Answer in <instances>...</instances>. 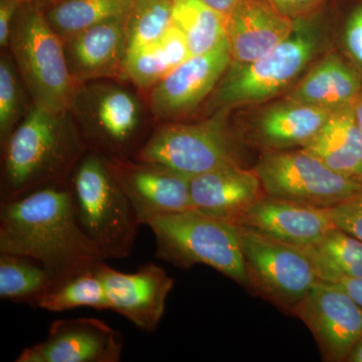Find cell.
<instances>
[{
	"label": "cell",
	"instance_id": "cell-1",
	"mask_svg": "<svg viewBox=\"0 0 362 362\" xmlns=\"http://www.w3.org/2000/svg\"><path fill=\"white\" fill-rule=\"evenodd\" d=\"M0 252L39 262L56 284L106 261L81 228L69 180L1 202Z\"/></svg>",
	"mask_w": 362,
	"mask_h": 362
},
{
	"label": "cell",
	"instance_id": "cell-2",
	"mask_svg": "<svg viewBox=\"0 0 362 362\" xmlns=\"http://www.w3.org/2000/svg\"><path fill=\"white\" fill-rule=\"evenodd\" d=\"M0 201L66 182L87 145L70 111L33 106L4 145Z\"/></svg>",
	"mask_w": 362,
	"mask_h": 362
},
{
	"label": "cell",
	"instance_id": "cell-3",
	"mask_svg": "<svg viewBox=\"0 0 362 362\" xmlns=\"http://www.w3.org/2000/svg\"><path fill=\"white\" fill-rule=\"evenodd\" d=\"M320 14L295 21L291 35L262 58L247 64L232 62L209 96V111L264 103L292 85L325 45Z\"/></svg>",
	"mask_w": 362,
	"mask_h": 362
},
{
	"label": "cell",
	"instance_id": "cell-4",
	"mask_svg": "<svg viewBox=\"0 0 362 362\" xmlns=\"http://www.w3.org/2000/svg\"><path fill=\"white\" fill-rule=\"evenodd\" d=\"M8 47L33 106L71 111L83 85L71 77L61 37L44 11L23 2L11 26Z\"/></svg>",
	"mask_w": 362,
	"mask_h": 362
},
{
	"label": "cell",
	"instance_id": "cell-5",
	"mask_svg": "<svg viewBox=\"0 0 362 362\" xmlns=\"http://www.w3.org/2000/svg\"><path fill=\"white\" fill-rule=\"evenodd\" d=\"M69 185L81 228L105 259L127 258L141 225L105 157L88 150L71 173Z\"/></svg>",
	"mask_w": 362,
	"mask_h": 362
},
{
	"label": "cell",
	"instance_id": "cell-6",
	"mask_svg": "<svg viewBox=\"0 0 362 362\" xmlns=\"http://www.w3.org/2000/svg\"><path fill=\"white\" fill-rule=\"evenodd\" d=\"M153 233L156 258L188 269L206 265L247 285L239 228L197 209L156 216L146 225Z\"/></svg>",
	"mask_w": 362,
	"mask_h": 362
},
{
	"label": "cell",
	"instance_id": "cell-7",
	"mask_svg": "<svg viewBox=\"0 0 362 362\" xmlns=\"http://www.w3.org/2000/svg\"><path fill=\"white\" fill-rule=\"evenodd\" d=\"M230 110L197 123L162 124L132 158L152 162L188 177L240 164L239 147L228 128Z\"/></svg>",
	"mask_w": 362,
	"mask_h": 362
},
{
	"label": "cell",
	"instance_id": "cell-8",
	"mask_svg": "<svg viewBox=\"0 0 362 362\" xmlns=\"http://www.w3.org/2000/svg\"><path fill=\"white\" fill-rule=\"evenodd\" d=\"M70 112L88 150L104 157L132 158L149 138L139 100L120 86L83 85Z\"/></svg>",
	"mask_w": 362,
	"mask_h": 362
},
{
	"label": "cell",
	"instance_id": "cell-9",
	"mask_svg": "<svg viewBox=\"0 0 362 362\" xmlns=\"http://www.w3.org/2000/svg\"><path fill=\"white\" fill-rule=\"evenodd\" d=\"M254 170L266 195L320 209L362 192V181L335 173L303 148L263 152Z\"/></svg>",
	"mask_w": 362,
	"mask_h": 362
},
{
	"label": "cell",
	"instance_id": "cell-10",
	"mask_svg": "<svg viewBox=\"0 0 362 362\" xmlns=\"http://www.w3.org/2000/svg\"><path fill=\"white\" fill-rule=\"evenodd\" d=\"M247 285L279 306L293 311L317 281L305 250L247 226H238Z\"/></svg>",
	"mask_w": 362,
	"mask_h": 362
},
{
	"label": "cell",
	"instance_id": "cell-11",
	"mask_svg": "<svg viewBox=\"0 0 362 362\" xmlns=\"http://www.w3.org/2000/svg\"><path fill=\"white\" fill-rule=\"evenodd\" d=\"M107 168L134 209L140 225L156 216L194 209L189 177L131 157H105Z\"/></svg>",
	"mask_w": 362,
	"mask_h": 362
},
{
	"label": "cell",
	"instance_id": "cell-12",
	"mask_svg": "<svg viewBox=\"0 0 362 362\" xmlns=\"http://www.w3.org/2000/svg\"><path fill=\"white\" fill-rule=\"evenodd\" d=\"M293 313L311 331L326 361H345L362 335L361 307L334 283L317 281Z\"/></svg>",
	"mask_w": 362,
	"mask_h": 362
},
{
	"label": "cell",
	"instance_id": "cell-13",
	"mask_svg": "<svg viewBox=\"0 0 362 362\" xmlns=\"http://www.w3.org/2000/svg\"><path fill=\"white\" fill-rule=\"evenodd\" d=\"M232 64L226 37L211 51L190 57L152 89L150 106L156 120L173 121L195 110L213 94Z\"/></svg>",
	"mask_w": 362,
	"mask_h": 362
},
{
	"label": "cell",
	"instance_id": "cell-14",
	"mask_svg": "<svg viewBox=\"0 0 362 362\" xmlns=\"http://www.w3.org/2000/svg\"><path fill=\"white\" fill-rule=\"evenodd\" d=\"M124 338L96 318L59 319L44 341L23 350L16 362H119Z\"/></svg>",
	"mask_w": 362,
	"mask_h": 362
},
{
	"label": "cell",
	"instance_id": "cell-15",
	"mask_svg": "<svg viewBox=\"0 0 362 362\" xmlns=\"http://www.w3.org/2000/svg\"><path fill=\"white\" fill-rule=\"evenodd\" d=\"M94 270L103 283L110 310L125 317L139 329H157L175 286V280L162 267L149 263L127 274L101 261Z\"/></svg>",
	"mask_w": 362,
	"mask_h": 362
},
{
	"label": "cell",
	"instance_id": "cell-16",
	"mask_svg": "<svg viewBox=\"0 0 362 362\" xmlns=\"http://www.w3.org/2000/svg\"><path fill=\"white\" fill-rule=\"evenodd\" d=\"M128 16L98 23L63 40L69 70L78 84L125 78Z\"/></svg>",
	"mask_w": 362,
	"mask_h": 362
},
{
	"label": "cell",
	"instance_id": "cell-17",
	"mask_svg": "<svg viewBox=\"0 0 362 362\" xmlns=\"http://www.w3.org/2000/svg\"><path fill=\"white\" fill-rule=\"evenodd\" d=\"M285 244L307 249L337 228L328 209L264 195L238 221Z\"/></svg>",
	"mask_w": 362,
	"mask_h": 362
},
{
	"label": "cell",
	"instance_id": "cell-18",
	"mask_svg": "<svg viewBox=\"0 0 362 362\" xmlns=\"http://www.w3.org/2000/svg\"><path fill=\"white\" fill-rule=\"evenodd\" d=\"M189 190L194 209L235 225L265 195L256 171L242 164L192 176Z\"/></svg>",
	"mask_w": 362,
	"mask_h": 362
},
{
	"label": "cell",
	"instance_id": "cell-19",
	"mask_svg": "<svg viewBox=\"0 0 362 362\" xmlns=\"http://www.w3.org/2000/svg\"><path fill=\"white\" fill-rule=\"evenodd\" d=\"M296 21L270 0H242L226 21V40L232 62L256 61L287 39Z\"/></svg>",
	"mask_w": 362,
	"mask_h": 362
},
{
	"label": "cell",
	"instance_id": "cell-20",
	"mask_svg": "<svg viewBox=\"0 0 362 362\" xmlns=\"http://www.w3.org/2000/svg\"><path fill=\"white\" fill-rule=\"evenodd\" d=\"M333 112L285 98L257 117L249 140L263 152L304 148Z\"/></svg>",
	"mask_w": 362,
	"mask_h": 362
},
{
	"label": "cell",
	"instance_id": "cell-21",
	"mask_svg": "<svg viewBox=\"0 0 362 362\" xmlns=\"http://www.w3.org/2000/svg\"><path fill=\"white\" fill-rule=\"evenodd\" d=\"M362 75L342 52H330L295 85L285 98L335 111L354 103Z\"/></svg>",
	"mask_w": 362,
	"mask_h": 362
},
{
	"label": "cell",
	"instance_id": "cell-22",
	"mask_svg": "<svg viewBox=\"0 0 362 362\" xmlns=\"http://www.w3.org/2000/svg\"><path fill=\"white\" fill-rule=\"evenodd\" d=\"M303 149L335 173L362 181V130L352 105L333 112Z\"/></svg>",
	"mask_w": 362,
	"mask_h": 362
},
{
	"label": "cell",
	"instance_id": "cell-23",
	"mask_svg": "<svg viewBox=\"0 0 362 362\" xmlns=\"http://www.w3.org/2000/svg\"><path fill=\"white\" fill-rule=\"evenodd\" d=\"M305 252L319 280L339 283L362 279V242L340 228H333Z\"/></svg>",
	"mask_w": 362,
	"mask_h": 362
},
{
	"label": "cell",
	"instance_id": "cell-24",
	"mask_svg": "<svg viewBox=\"0 0 362 362\" xmlns=\"http://www.w3.org/2000/svg\"><path fill=\"white\" fill-rule=\"evenodd\" d=\"M134 0H63L45 11V20L65 40L98 23L127 16Z\"/></svg>",
	"mask_w": 362,
	"mask_h": 362
},
{
	"label": "cell",
	"instance_id": "cell-25",
	"mask_svg": "<svg viewBox=\"0 0 362 362\" xmlns=\"http://www.w3.org/2000/svg\"><path fill=\"white\" fill-rule=\"evenodd\" d=\"M173 23L185 33L192 56L211 51L226 37V18L204 0H173Z\"/></svg>",
	"mask_w": 362,
	"mask_h": 362
},
{
	"label": "cell",
	"instance_id": "cell-26",
	"mask_svg": "<svg viewBox=\"0 0 362 362\" xmlns=\"http://www.w3.org/2000/svg\"><path fill=\"white\" fill-rule=\"evenodd\" d=\"M56 282L39 262L0 252V298L13 302L37 304Z\"/></svg>",
	"mask_w": 362,
	"mask_h": 362
},
{
	"label": "cell",
	"instance_id": "cell-27",
	"mask_svg": "<svg viewBox=\"0 0 362 362\" xmlns=\"http://www.w3.org/2000/svg\"><path fill=\"white\" fill-rule=\"evenodd\" d=\"M35 306L49 312L68 311L78 307L110 310L103 283L94 267L57 283L37 300Z\"/></svg>",
	"mask_w": 362,
	"mask_h": 362
},
{
	"label": "cell",
	"instance_id": "cell-28",
	"mask_svg": "<svg viewBox=\"0 0 362 362\" xmlns=\"http://www.w3.org/2000/svg\"><path fill=\"white\" fill-rule=\"evenodd\" d=\"M173 25V0H134L127 21V52L161 39Z\"/></svg>",
	"mask_w": 362,
	"mask_h": 362
},
{
	"label": "cell",
	"instance_id": "cell-29",
	"mask_svg": "<svg viewBox=\"0 0 362 362\" xmlns=\"http://www.w3.org/2000/svg\"><path fill=\"white\" fill-rule=\"evenodd\" d=\"M25 85L13 57L2 54L0 59V144L4 148L26 113ZM30 110V109H28Z\"/></svg>",
	"mask_w": 362,
	"mask_h": 362
},
{
	"label": "cell",
	"instance_id": "cell-30",
	"mask_svg": "<svg viewBox=\"0 0 362 362\" xmlns=\"http://www.w3.org/2000/svg\"><path fill=\"white\" fill-rule=\"evenodd\" d=\"M175 69L160 40L127 52L126 56L125 78L139 89H153Z\"/></svg>",
	"mask_w": 362,
	"mask_h": 362
},
{
	"label": "cell",
	"instance_id": "cell-31",
	"mask_svg": "<svg viewBox=\"0 0 362 362\" xmlns=\"http://www.w3.org/2000/svg\"><path fill=\"white\" fill-rule=\"evenodd\" d=\"M340 33L342 54L362 75V0H344Z\"/></svg>",
	"mask_w": 362,
	"mask_h": 362
},
{
	"label": "cell",
	"instance_id": "cell-32",
	"mask_svg": "<svg viewBox=\"0 0 362 362\" xmlns=\"http://www.w3.org/2000/svg\"><path fill=\"white\" fill-rule=\"evenodd\" d=\"M337 228L362 242V192L328 209Z\"/></svg>",
	"mask_w": 362,
	"mask_h": 362
},
{
	"label": "cell",
	"instance_id": "cell-33",
	"mask_svg": "<svg viewBox=\"0 0 362 362\" xmlns=\"http://www.w3.org/2000/svg\"><path fill=\"white\" fill-rule=\"evenodd\" d=\"M281 13L293 21L308 18L322 13L325 6L334 0H270Z\"/></svg>",
	"mask_w": 362,
	"mask_h": 362
},
{
	"label": "cell",
	"instance_id": "cell-34",
	"mask_svg": "<svg viewBox=\"0 0 362 362\" xmlns=\"http://www.w3.org/2000/svg\"><path fill=\"white\" fill-rule=\"evenodd\" d=\"M23 0H0V45L2 49L8 47L11 26Z\"/></svg>",
	"mask_w": 362,
	"mask_h": 362
},
{
	"label": "cell",
	"instance_id": "cell-35",
	"mask_svg": "<svg viewBox=\"0 0 362 362\" xmlns=\"http://www.w3.org/2000/svg\"><path fill=\"white\" fill-rule=\"evenodd\" d=\"M344 289L345 291L349 293L350 296L354 298V301L356 302L362 309V279H357V280H344L339 283H334Z\"/></svg>",
	"mask_w": 362,
	"mask_h": 362
},
{
	"label": "cell",
	"instance_id": "cell-36",
	"mask_svg": "<svg viewBox=\"0 0 362 362\" xmlns=\"http://www.w3.org/2000/svg\"><path fill=\"white\" fill-rule=\"evenodd\" d=\"M209 6L213 7L216 11L221 14L228 21V16L233 13V9L237 7L242 0H204Z\"/></svg>",
	"mask_w": 362,
	"mask_h": 362
},
{
	"label": "cell",
	"instance_id": "cell-37",
	"mask_svg": "<svg viewBox=\"0 0 362 362\" xmlns=\"http://www.w3.org/2000/svg\"><path fill=\"white\" fill-rule=\"evenodd\" d=\"M346 362H362V335L359 339L354 343L351 350H350L349 356H347Z\"/></svg>",
	"mask_w": 362,
	"mask_h": 362
},
{
	"label": "cell",
	"instance_id": "cell-38",
	"mask_svg": "<svg viewBox=\"0 0 362 362\" xmlns=\"http://www.w3.org/2000/svg\"><path fill=\"white\" fill-rule=\"evenodd\" d=\"M23 1L33 4V6L37 7L40 11L45 13V11H49L51 7L56 6V4L63 1V0H23Z\"/></svg>",
	"mask_w": 362,
	"mask_h": 362
},
{
	"label": "cell",
	"instance_id": "cell-39",
	"mask_svg": "<svg viewBox=\"0 0 362 362\" xmlns=\"http://www.w3.org/2000/svg\"><path fill=\"white\" fill-rule=\"evenodd\" d=\"M352 109H354V116H356L357 123L362 130V90L359 93L358 97L356 98L354 103L352 104Z\"/></svg>",
	"mask_w": 362,
	"mask_h": 362
}]
</instances>
